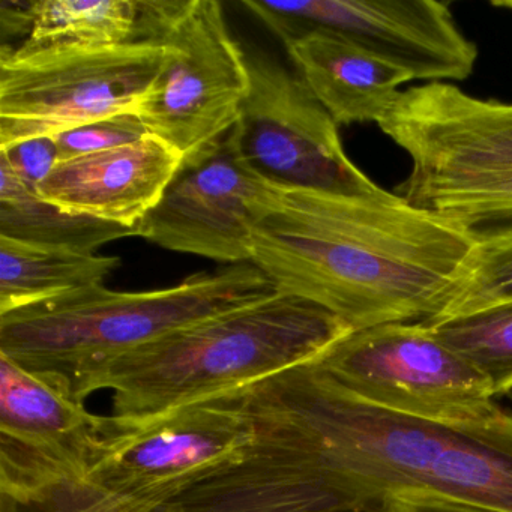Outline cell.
Segmentation results:
<instances>
[{"label": "cell", "instance_id": "ac0fdd59", "mask_svg": "<svg viewBox=\"0 0 512 512\" xmlns=\"http://www.w3.org/2000/svg\"><path fill=\"white\" fill-rule=\"evenodd\" d=\"M119 257L46 250L0 238V314L104 284Z\"/></svg>", "mask_w": 512, "mask_h": 512}, {"label": "cell", "instance_id": "ba28073f", "mask_svg": "<svg viewBox=\"0 0 512 512\" xmlns=\"http://www.w3.org/2000/svg\"><path fill=\"white\" fill-rule=\"evenodd\" d=\"M166 64L137 115L193 164L229 136L250 91L247 55L218 0H172L158 32Z\"/></svg>", "mask_w": 512, "mask_h": 512}, {"label": "cell", "instance_id": "e0dca14e", "mask_svg": "<svg viewBox=\"0 0 512 512\" xmlns=\"http://www.w3.org/2000/svg\"><path fill=\"white\" fill-rule=\"evenodd\" d=\"M137 235V227L64 211L43 199L0 158V238L46 250L95 254L109 242Z\"/></svg>", "mask_w": 512, "mask_h": 512}, {"label": "cell", "instance_id": "7c38bea8", "mask_svg": "<svg viewBox=\"0 0 512 512\" xmlns=\"http://www.w3.org/2000/svg\"><path fill=\"white\" fill-rule=\"evenodd\" d=\"M106 421L65 383L0 355V449L29 472L47 481L82 478Z\"/></svg>", "mask_w": 512, "mask_h": 512}, {"label": "cell", "instance_id": "44dd1931", "mask_svg": "<svg viewBox=\"0 0 512 512\" xmlns=\"http://www.w3.org/2000/svg\"><path fill=\"white\" fill-rule=\"evenodd\" d=\"M146 136H149L148 130L137 113H122L80 125L53 139L58 148L59 161H65L91 152L139 142Z\"/></svg>", "mask_w": 512, "mask_h": 512}, {"label": "cell", "instance_id": "9a60e30c", "mask_svg": "<svg viewBox=\"0 0 512 512\" xmlns=\"http://www.w3.org/2000/svg\"><path fill=\"white\" fill-rule=\"evenodd\" d=\"M283 44L298 76L337 125H379L397 103L400 86L413 80L331 32L316 29Z\"/></svg>", "mask_w": 512, "mask_h": 512}, {"label": "cell", "instance_id": "30bf717a", "mask_svg": "<svg viewBox=\"0 0 512 512\" xmlns=\"http://www.w3.org/2000/svg\"><path fill=\"white\" fill-rule=\"evenodd\" d=\"M281 41L326 31L401 68L413 80L461 82L478 61L448 2L439 0H244Z\"/></svg>", "mask_w": 512, "mask_h": 512}, {"label": "cell", "instance_id": "52a82bcc", "mask_svg": "<svg viewBox=\"0 0 512 512\" xmlns=\"http://www.w3.org/2000/svg\"><path fill=\"white\" fill-rule=\"evenodd\" d=\"M350 397L442 424H485L502 407L491 383L425 323L352 331L313 361Z\"/></svg>", "mask_w": 512, "mask_h": 512}, {"label": "cell", "instance_id": "5bb4252c", "mask_svg": "<svg viewBox=\"0 0 512 512\" xmlns=\"http://www.w3.org/2000/svg\"><path fill=\"white\" fill-rule=\"evenodd\" d=\"M152 512H349L292 454L256 437L232 466Z\"/></svg>", "mask_w": 512, "mask_h": 512}, {"label": "cell", "instance_id": "ffe728a7", "mask_svg": "<svg viewBox=\"0 0 512 512\" xmlns=\"http://www.w3.org/2000/svg\"><path fill=\"white\" fill-rule=\"evenodd\" d=\"M511 302L512 239L476 244L469 271L433 322L469 316Z\"/></svg>", "mask_w": 512, "mask_h": 512}, {"label": "cell", "instance_id": "9c48e42d", "mask_svg": "<svg viewBox=\"0 0 512 512\" xmlns=\"http://www.w3.org/2000/svg\"><path fill=\"white\" fill-rule=\"evenodd\" d=\"M245 55L250 91L230 137L253 172L280 188L382 190L347 157L337 122L298 74L259 50Z\"/></svg>", "mask_w": 512, "mask_h": 512}, {"label": "cell", "instance_id": "6da1fadb", "mask_svg": "<svg viewBox=\"0 0 512 512\" xmlns=\"http://www.w3.org/2000/svg\"><path fill=\"white\" fill-rule=\"evenodd\" d=\"M256 434L298 458L349 512L428 496L512 512V413L442 424L350 397L313 362L242 389Z\"/></svg>", "mask_w": 512, "mask_h": 512}, {"label": "cell", "instance_id": "d6986e66", "mask_svg": "<svg viewBox=\"0 0 512 512\" xmlns=\"http://www.w3.org/2000/svg\"><path fill=\"white\" fill-rule=\"evenodd\" d=\"M425 325L487 377L496 398L512 394V302Z\"/></svg>", "mask_w": 512, "mask_h": 512}, {"label": "cell", "instance_id": "277c9868", "mask_svg": "<svg viewBox=\"0 0 512 512\" xmlns=\"http://www.w3.org/2000/svg\"><path fill=\"white\" fill-rule=\"evenodd\" d=\"M275 292L253 263L200 272L149 292L98 284L0 314V355L65 383L79 400L83 383L115 359Z\"/></svg>", "mask_w": 512, "mask_h": 512}, {"label": "cell", "instance_id": "4fadbf2b", "mask_svg": "<svg viewBox=\"0 0 512 512\" xmlns=\"http://www.w3.org/2000/svg\"><path fill=\"white\" fill-rule=\"evenodd\" d=\"M182 158L152 136L59 161L38 194L64 211L139 227L163 199Z\"/></svg>", "mask_w": 512, "mask_h": 512}, {"label": "cell", "instance_id": "8fae6325", "mask_svg": "<svg viewBox=\"0 0 512 512\" xmlns=\"http://www.w3.org/2000/svg\"><path fill=\"white\" fill-rule=\"evenodd\" d=\"M281 193L239 157L229 133L196 163L182 164L137 236L178 253L251 263L257 226L277 208Z\"/></svg>", "mask_w": 512, "mask_h": 512}, {"label": "cell", "instance_id": "603a6c76", "mask_svg": "<svg viewBox=\"0 0 512 512\" xmlns=\"http://www.w3.org/2000/svg\"><path fill=\"white\" fill-rule=\"evenodd\" d=\"M379 512H503L428 496H400L380 506Z\"/></svg>", "mask_w": 512, "mask_h": 512}, {"label": "cell", "instance_id": "2e32d148", "mask_svg": "<svg viewBox=\"0 0 512 512\" xmlns=\"http://www.w3.org/2000/svg\"><path fill=\"white\" fill-rule=\"evenodd\" d=\"M170 0H32L14 2L7 16L13 47H104L154 41Z\"/></svg>", "mask_w": 512, "mask_h": 512}, {"label": "cell", "instance_id": "cb8c5ba5", "mask_svg": "<svg viewBox=\"0 0 512 512\" xmlns=\"http://www.w3.org/2000/svg\"><path fill=\"white\" fill-rule=\"evenodd\" d=\"M491 5L496 8H505V10L512 11V0H493Z\"/></svg>", "mask_w": 512, "mask_h": 512}, {"label": "cell", "instance_id": "7a4b0ae2", "mask_svg": "<svg viewBox=\"0 0 512 512\" xmlns=\"http://www.w3.org/2000/svg\"><path fill=\"white\" fill-rule=\"evenodd\" d=\"M476 242L398 194L283 188L254 236L256 265L277 292L352 328L430 323L472 265Z\"/></svg>", "mask_w": 512, "mask_h": 512}, {"label": "cell", "instance_id": "5b68a950", "mask_svg": "<svg viewBox=\"0 0 512 512\" xmlns=\"http://www.w3.org/2000/svg\"><path fill=\"white\" fill-rule=\"evenodd\" d=\"M379 127L409 155L395 194L476 244L512 239V104L428 83L401 92Z\"/></svg>", "mask_w": 512, "mask_h": 512}, {"label": "cell", "instance_id": "3957f363", "mask_svg": "<svg viewBox=\"0 0 512 512\" xmlns=\"http://www.w3.org/2000/svg\"><path fill=\"white\" fill-rule=\"evenodd\" d=\"M350 332L325 308L275 292L115 359L83 383L79 400L110 389L113 416L151 418L316 361Z\"/></svg>", "mask_w": 512, "mask_h": 512}, {"label": "cell", "instance_id": "8992f818", "mask_svg": "<svg viewBox=\"0 0 512 512\" xmlns=\"http://www.w3.org/2000/svg\"><path fill=\"white\" fill-rule=\"evenodd\" d=\"M166 55L154 41L38 50L0 47V149L139 113Z\"/></svg>", "mask_w": 512, "mask_h": 512}, {"label": "cell", "instance_id": "7402d4cb", "mask_svg": "<svg viewBox=\"0 0 512 512\" xmlns=\"http://www.w3.org/2000/svg\"><path fill=\"white\" fill-rule=\"evenodd\" d=\"M0 158L13 167L23 182L37 191L59 161L53 137L26 140L11 148L0 149Z\"/></svg>", "mask_w": 512, "mask_h": 512}]
</instances>
